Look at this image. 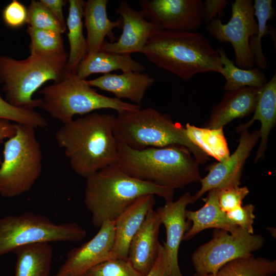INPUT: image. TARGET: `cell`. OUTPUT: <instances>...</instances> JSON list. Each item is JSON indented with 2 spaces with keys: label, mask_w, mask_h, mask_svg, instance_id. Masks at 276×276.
Segmentation results:
<instances>
[{
  "label": "cell",
  "mask_w": 276,
  "mask_h": 276,
  "mask_svg": "<svg viewBox=\"0 0 276 276\" xmlns=\"http://www.w3.org/2000/svg\"><path fill=\"white\" fill-rule=\"evenodd\" d=\"M86 236L76 222L57 224L47 216L32 212L0 218V257L17 247L32 243L77 242Z\"/></svg>",
  "instance_id": "9"
},
{
  "label": "cell",
  "mask_w": 276,
  "mask_h": 276,
  "mask_svg": "<svg viewBox=\"0 0 276 276\" xmlns=\"http://www.w3.org/2000/svg\"><path fill=\"white\" fill-rule=\"evenodd\" d=\"M206 28L220 42L232 44L236 66L244 69L252 68L255 62L249 41L256 35L258 24L252 1L236 0L232 4V15L227 23L223 24L216 18L208 24Z\"/></svg>",
  "instance_id": "11"
},
{
  "label": "cell",
  "mask_w": 276,
  "mask_h": 276,
  "mask_svg": "<svg viewBox=\"0 0 276 276\" xmlns=\"http://www.w3.org/2000/svg\"><path fill=\"white\" fill-rule=\"evenodd\" d=\"M227 4L226 0H206L203 3V20L208 24L217 16L221 17Z\"/></svg>",
  "instance_id": "38"
},
{
  "label": "cell",
  "mask_w": 276,
  "mask_h": 276,
  "mask_svg": "<svg viewBox=\"0 0 276 276\" xmlns=\"http://www.w3.org/2000/svg\"><path fill=\"white\" fill-rule=\"evenodd\" d=\"M122 21V32L114 42L105 40L101 50L120 54L141 53L148 40L162 30L157 25L148 20L141 10L131 8L123 1L116 10Z\"/></svg>",
  "instance_id": "15"
},
{
  "label": "cell",
  "mask_w": 276,
  "mask_h": 276,
  "mask_svg": "<svg viewBox=\"0 0 276 276\" xmlns=\"http://www.w3.org/2000/svg\"><path fill=\"white\" fill-rule=\"evenodd\" d=\"M201 0H141L146 18L162 30L196 32L203 20Z\"/></svg>",
  "instance_id": "12"
},
{
  "label": "cell",
  "mask_w": 276,
  "mask_h": 276,
  "mask_svg": "<svg viewBox=\"0 0 276 276\" xmlns=\"http://www.w3.org/2000/svg\"><path fill=\"white\" fill-rule=\"evenodd\" d=\"M145 70V66L134 60L130 54L100 50L87 53L80 63L76 74L80 78L85 79L93 74H106L117 70L142 73Z\"/></svg>",
  "instance_id": "23"
},
{
  "label": "cell",
  "mask_w": 276,
  "mask_h": 276,
  "mask_svg": "<svg viewBox=\"0 0 276 276\" xmlns=\"http://www.w3.org/2000/svg\"><path fill=\"white\" fill-rule=\"evenodd\" d=\"M276 262L254 255L232 260L211 273L195 272L192 276H273Z\"/></svg>",
  "instance_id": "29"
},
{
  "label": "cell",
  "mask_w": 276,
  "mask_h": 276,
  "mask_svg": "<svg viewBox=\"0 0 276 276\" xmlns=\"http://www.w3.org/2000/svg\"><path fill=\"white\" fill-rule=\"evenodd\" d=\"M252 118L247 123L237 127L240 133L248 130L254 123L258 120L261 123L259 130L260 143L255 158V162L263 157L267 148L268 136L276 123V75L263 86L258 88L257 101Z\"/></svg>",
  "instance_id": "22"
},
{
  "label": "cell",
  "mask_w": 276,
  "mask_h": 276,
  "mask_svg": "<svg viewBox=\"0 0 276 276\" xmlns=\"http://www.w3.org/2000/svg\"><path fill=\"white\" fill-rule=\"evenodd\" d=\"M27 10V24L29 26L39 29L53 30L61 34L66 31L40 1L32 0Z\"/></svg>",
  "instance_id": "33"
},
{
  "label": "cell",
  "mask_w": 276,
  "mask_h": 276,
  "mask_svg": "<svg viewBox=\"0 0 276 276\" xmlns=\"http://www.w3.org/2000/svg\"><path fill=\"white\" fill-rule=\"evenodd\" d=\"M15 276H49L53 249L49 243H37L17 247Z\"/></svg>",
  "instance_id": "25"
},
{
  "label": "cell",
  "mask_w": 276,
  "mask_h": 276,
  "mask_svg": "<svg viewBox=\"0 0 276 276\" xmlns=\"http://www.w3.org/2000/svg\"><path fill=\"white\" fill-rule=\"evenodd\" d=\"M185 128L188 138L208 156L213 157L218 162L229 157V150L223 128L198 127L188 123Z\"/></svg>",
  "instance_id": "28"
},
{
  "label": "cell",
  "mask_w": 276,
  "mask_h": 276,
  "mask_svg": "<svg viewBox=\"0 0 276 276\" xmlns=\"http://www.w3.org/2000/svg\"><path fill=\"white\" fill-rule=\"evenodd\" d=\"M264 242L261 235L250 234L239 227L232 233L216 229L213 238L193 253L192 263L196 272L214 273L232 260L253 255Z\"/></svg>",
  "instance_id": "10"
},
{
  "label": "cell",
  "mask_w": 276,
  "mask_h": 276,
  "mask_svg": "<svg viewBox=\"0 0 276 276\" xmlns=\"http://www.w3.org/2000/svg\"><path fill=\"white\" fill-rule=\"evenodd\" d=\"M254 15L258 24V31L256 35L250 38L249 46L254 57V62L258 68L265 69L267 62L263 53L262 39L269 31L267 22L274 15V9L271 0H255L253 3Z\"/></svg>",
  "instance_id": "30"
},
{
  "label": "cell",
  "mask_w": 276,
  "mask_h": 276,
  "mask_svg": "<svg viewBox=\"0 0 276 276\" xmlns=\"http://www.w3.org/2000/svg\"><path fill=\"white\" fill-rule=\"evenodd\" d=\"M216 191L219 206L225 213L242 206L243 200L249 192L245 186H235Z\"/></svg>",
  "instance_id": "35"
},
{
  "label": "cell",
  "mask_w": 276,
  "mask_h": 276,
  "mask_svg": "<svg viewBox=\"0 0 276 276\" xmlns=\"http://www.w3.org/2000/svg\"><path fill=\"white\" fill-rule=\"evenodd\" d=\"M217 50L222 64L219 73L225 79L224 88L226 91L247 87L260 88L267 82L265 75L259 68H240L228 58L223 49L220 48Z\"/></svg>",
  "instance_id": "27"
},
{
  "label": "cell",
  "mask_w": 276,
  "mask_h": 276,
  "mask_svg": "<svg viewBox=\"0 0 276 276\" xmlns=\"http://www.w3.org/2000/svg\"><path fill=\"white\" fill-rule=\"evenodd\" d=\"M141 53L159 68L185 81L198 73H219L222 67L217 50L197 32L160 30Z\"/></svg>",
  "instance_id": "3"
},
{
  "label": "cell",
  "mask_w": 276,
  "mask_h": 276,
  "mask_svg": "<svg viewBox=\"0 0 276 276\" xmlns=\"http://www.w3.org/2000/svg\"><path fill=\"white\" fill-rule=\"evenodd\" d=\"M38 93L42 96L39 108L62 124L73 120L75 115L87 114L96 110L111 109L119 113L141 107L99 94L86 79L65 70L61 81L44 87Z\"/></svg>",
  "instance_id": "7"
},
{
  "label": "cell",
  "mask_w": 276,
  "mask_h": 276,
  "mask_svg": "<svg viewBox=\"0 0 276 276\" xmlns=\"http://www.w3.org/2000/svg\"><path fill=\"white\" fill-rule=\"evenodd\" d=\"M117 164L136 178L174 190L202 178L199 164L185 147L171 145L136 150L117 141Z\"/></svg>",
  "instance_id": "4"
},
{
  "label": "cell",
  "mask_w": 276,
  "mask_h": 276,
  "mask_svg": "<svg viewBox=\"0 0 276 276\" xmlns=\"http://www.w3.org/2000/svg\"><path fill=\"white\" fill-rule=\"evenodd\" d=\"M114 238V221H105L92 239L67 252L56 275L83 276L93 267L110 259Z\"/></svg>",
  "instance_id": "14"
},
{
  "label": "cell",
  "mask_w": 276,
  "mask_h": 276,
  "mask_svg": "<svg viewBox=\"0 0 276 276\" xmlns=\"http://www.w3.org/2000/svg\"><path fill=\"white\" fill-rule=\"evenodd\" d=\"M27 8L17 0H13L2 11L4 23L12 29L20 28L27 24Z\"/></svg>",
  "instance_id": "37"
},
{
  "label": "cell",
  "mask_w": 276,
  "mask_h": 276,
  "mask_svg": "<svg viewBox=\"0 0 276 276\" xmlns=\"http://www.w3.org/2000/svg\"><path fill=\"white\" fill-rule=\"evenodd\" d=\"M68 2L69 9L66 25L68 29L70 52L65 70L76 73L80 63L87 53L86 39L83 32L84 1L69 0Z\"/></svg>",
  "instance_id": "26"
},
{
  "label": "cell",
  "mask_w": 276,
  "mask_h": 276,
  "mask_svg": "<svg viewBox=\"0 0 276 276\" xmlns=\"http://www.w3.org/2000/svg\"><path fill=\"white\" fill-rule=\"evenodd\" d=\"M83 276H145L127 259H110L89 269Z\"/></svg>",
  "instance_id": "34"
},
{
  "label": "cell",
  "mask_w": 276,
  "mask_h": 276,
  "mask_svg": "<svg viewBox=\"0 0 276 276\" xmlns=\"http://www.w3.org/2000/svg\"><path fill=\"white\" fill-rule=\"evenodd\" d=\"M15 124L10 121L0 119V144L5 139H10L13 137L16 132ZM2 160L0 156V165Z\"/></svg>",
  "instance_id": "41"
},
{
  "label": "cell",
  "mask_w": 276,
  "mask_h": 276,
  "mask_svg": "<svg viewBox=\"0 0 276 276\" xmlns=\"http://www.w3.org/2000/svg\"><path fill=\"white\" fill-rule=\"evenodd\" d=\"M168 259L165 248L160 244L156 260L149 272L145 276H169Z\"/></svg>",
  "instance_id": "39"
},
{
  "label": "cell",
  "mask_w": 276,
  "mask_h": 276,
  "mask_svg": "<svg viewBox=\"0 0 276 276\" xmlns=\"http://www.w3.org/2000/svg\"><path fill=\"white\" fill-rule=\"evenodd\" d=\"M193 203V196L187 192L177 200L166 202L156 211L166 229V241L163 245L168 259L169 276H182L178 262V254L183 236L191 227V222L185 217L186 208Z\"/></svg>",
  "instance_id": "16"
},
{
  "label": "cell",
  "mask_w": 276,
  "mask_h": 276,
  "mask_svg": "<svg viewBox=\"0 0 276 276\" xmlns=\"http://www.w3.org/2000/svg\"><path fill=\"white\" fill-rule=\"evenodd\" d=\"M114 116L93 112L63 124L55 133L73 171L86 178L117 163V141L113 132Z\"/></svg>",
  "instance_id": "1"
},
{
  "label": "cell",
  "mask_w": 276,
  "mask_h": 276,
  "mask_svg": "<svg viewBox=\"0 0 276 276\" xmlns=\"http://www.w3.org/2000/svg\"><path fill=\"white\" fill-rule=\"evenodd\" d=\"M155 79L148 73L129 71L121 74L109 73L87 80L88 84L112 93L120 100L128 99L141 106L146 91Z\"/></svg>",
  "instance_id": "19"
},
{
  "label": "cell",
  "mask_w": 276,
  "mask_h": 276,
  "mask_svg": "<svg viewBox=\"0 0 276 276\" xmlns=\"http://www.w3.org/2000/svg\"><path fill=\"white\" fill-rule=\"evenodd\" d=\"M68 54L65 51L53 54H32L17 60L0 56V84L5 100L19 108L34 110L41 99L33 94L49 81H61L65 70Z\"/></svg>",
  "instance_id": "6"
},
{
  "label": "cell",
  "mask_w": 276,
  "mask_h": 276,
  "mask_svg": "<svg viewBox=\"0 0 276 276\" xmlns=\"http://www.w3.org/2000/svg\"><path fill=\"white\" fill-rule=\"evenodd\" d=\"M54 276H57V275L56 274V275H54Z\"/></svg>",
  "instance_id": "42"
},
{
  "label": "cell",
  "mask_w": 276,
  "mask_h": 276,
  "mask_svg": "<svg viewBox=\"0 0 276 276\" xmlns=\"http://www.w3.org/2000/svg\"><path fill=\"white\" fill-rule=\"evenodd\" d=\"M235 151L224 162L209 167L208 175L200 180L201 188L193 196L195 203L203 194L213 189H222L239 186L245 161L260 139L259 130L249 132L242 131Z\"/></svg>",
  "instance_id": "13"
},
{
  "label": "cell",
  "mask_w": 276,
  "mask_h": 276,
  "mask_svg": "<svg viewBox=\"0 0 276 276\" xmlns=\"http://www.w3.org/2000/svg\"><path fill=\"white\" fill-rule=\"evenodd\" d=\"M174 191L130 176L117 163L86 178L84 202L93 225L99 228L105 221H115L138 198L153 195L166 202L173 200Z\"/></svg>",
  "instance_id": "2"
},
{
  "label": "cell",
  "mask_w": 276,
  "mask_h": 276,
  "mask_svg": "<svg viewBox=\"0 0 276 276\" xmlns=\"http://www.w3.org/2000/svg\"><path fill=\"white\" fill-rule=\"evenodd\" d=\"M259 88L244 87L226 91L221 101L212 109L205 128L218 129L232 120L254 112Z\"/></svg>",
  "instance_id": "20"
},
{
  "label": "cell",
  "mask_w": 276,
  "mask_h": 276,
  "mask_svg": "<svg viewBox=\"0 0 276 276\" xmlns=\"http://www.w3.org/2000/svg\"><path fill=\"white\" fill-rule=\"evenodd\" d=\"M154 195H146L136 199L114 221L115 238L110 259H127L130 243L147 213L153 209Z\"/></svg>",
  "instance_id": "18"
},
{
  "label": "cell",
  "mask_w": 276,
  "mask_h": 276,
  "mask_svg": "<svg viewBox=\"0 0 276 276\" xmlns=\"http://www.w3.org/2000/svg\"><path fill=\"white\" fill-rule=\"evenodd\" d=\"M0 119L17 124L44 128L48 125L47 120L34 110L15 107L4 99L0 95Z\"/></svg>",
  "instance_id": "32"
},
{
  "label": "cell",
  "mask_w": 276,
  "mask_h": 276,
  "mask_svg": "<svg viewBox=\"0 0 276 276\" xmlns=\"http://www.w3.org/2000/svg\"><path fill=\"white\" fill-rule=\"evenodd\" d=\"M204 201V204L197 211L186 210V218L191 222L192 225L185 233L183 241H188L208 228L223 229L232 233L238 227L228 222L225 213L219 206L216 189L209 191Z\"/></svg>",
  "instance_id": "24"
},
{
  "label": "cell",
  "mask_w": 276,
  "mask_h": 276,
  "mask_svg": "<svg viewBox=\"0 0 276 276\" xmlns=\"http://www.w3.org/2000/svg\"><path fill=\"white\" fill-rule=\"evenodd\" d=\"M54 15L61 26L66 29L63 7L67 1L64 0H40L39 1Z\"/></svg>",
  "instance_id": "40"
},
{
  "label": "cell",
  "mask_w": 276,
  "mask_h": 276,
  "mask_svg": "<svg viewBox=\"0 0 276 276\" xmlns=\"http://www.w3.org/2000/svg\"><path fill=\"white\" fill-rule=\"evenodd\" d=\"M15 125V135L5 143L0 167V194L5 198L19 196L30 191L42 168V153L35 128Z\"/></svg>",
  "instance_id": "8"
},
{
  "label": "cell",
  "mask_w": 276,
  "mask_h": 276,
  "mask_svg": "<svg viewBox=\"0 0 276 276\" xmlns=\"http://www.w3.org/2000/svg\"><path fill=\"white\" fill-rule=\"evenodd\" d=\"M113 132L118 142L133 149L179 145L187 148L199 164L209 159L188 138L185 127L152 107L118 113Z\"/></svg>",
  "instance_id": "5"
},
{
  "label": "cell",
  "mask_w": 276,
  "mask_h": 276,
  "mask_svg": "<svg viewBox=\"0 0 276 276\" xmlns=\"http://www.w3.org/2000/svg\"><path fill=\"white\" fill-rule=\"evenodd\" d=\"M26 32L30 38V54H53L65 51L61 34L58 32L28 26Z\"/></svg>",
  "instance_id": "31"
},
{
  "label": "cell",
  "mask_w": 276,
  "mask_h": 276,
  "mask_svg": "<svg viewBox=\"0 0 276 276\" xmlns=\"http://www.w3.org/2000/svg\"><path fill=\"white\" fill-rule=\"evenodd\" d=\"M161 224L157 213L151 209L130 243L127 260L145 276L151 270L158 256Z\"/></svg>",
  "instance_id": "17"
},
{
  "label": "cell",
  "mask_w": 276,
  "mask_h": 276,
  "mask_svg": "<svg viewBox=\"0 0 276 276\" xmlns=\"http://www.w3.org/2000/svg\"><path fill=\"white\" fill-rule=\"evenodd\" d=\"M255 209V207L252 204L241 206L226 213V219L232 225L240 227L250 234H254Z\"/></svg>",
  "instance_id": "36"
},
{
  "label": "cell",
  "mask_w": 276,
  "mask_h": 276,
  "mask_svg": "<svg viewBox=\"0 0 276 276\" xmlns=\"http://www.w3.org/2000/svg\"><path fill=\"white\" fill-rule=\"evenodd\" d=\"M108 0H88L84 2L83 17L86 29L87 53L101 50L106 36L110 42L116 40L113 30L122 28V19L111 21L107 16Z\"/></svg>",
  "instance_id": "21"
},
{
  "label": "cell",
  "mask_w": 276,
  "mask_h": 276,
  "mask_svg": "<svg viewBox=\"0 0 276 276\" xmlns=\"http://www.w3.org/2000/svg\"><path fill=\"white\" fill-rule=\"evenodd\" d=\"M275 276V275H274Z\"/></svg>",
  "instance_id": "43"
}]
</instances>
